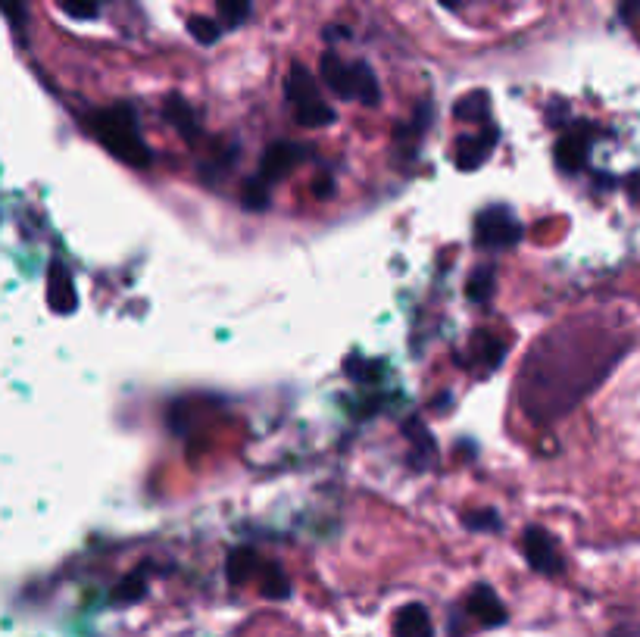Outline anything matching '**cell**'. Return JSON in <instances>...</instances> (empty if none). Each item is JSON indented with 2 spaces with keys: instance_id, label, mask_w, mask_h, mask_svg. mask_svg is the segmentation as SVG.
Returning a JSON list of instances; mask_svg holds the SVG:
<instances>
[{
  "instance_id": "9c48e42d",
  "label": "cell",
  "mask_w": 640,
  "mask_h": 637,
  "mask_svg": "<svg viewBox=\"0 0 640 637\" xmlns=\"http://www.w3.org/2000/svg\"><path fill=\"white\" fill-rule=\"evenodd\" d=\"M469 613L484 628H497V625L506 622V606L500 603V597L488 588V584H478V588L469 594Z\"/></svg>"
},
{
  "instance_id": "3957f363",
  "label": "cell",
  "mask_w": 640,
  "mask_h": 637,
  "mask_svg": "<svg viewBox=\"0 0 640 637\" xmlns=\"http://www.w3.org/2000/svg\"><path fill=\"white\" fill-rule=\"evenodd\" d=\"M322 82L331 94H338L341 100H360L366 107L378 104V79L375 72L369 69L366 60H356V63H344L335 50H328L322 54Z\"/></svg>"
},
{
  "instance_id": "ac0fdd59",
  "label": "cell",
  "mask_w": 640,
  "mask_h": 637,
  "mask_svg": "<svg viewBox=\"0 0 640 637\" xmlns=\"http://www.w3.org/2000/svg\"><path fill=\"white\" fill-rule=\"evenodd\" d=\"M294 119L300 125H306V129H319V125H331V122H335V110H331L325 100H313V104L297 107Z\"/></svg>"
},
{
  "instance_id": "277c9868",
  "label": "cell",
  "mask_w": 640,
  "mask_h": 637,
  "mask_svg": "<svg viewBox=\"0 0 640 637\" xmlns=\"http://www.w3.org/2000/svg\"><path fill=\"white\" fill-rule=\"evenodd\" d=\"M522 238V225L509 210L491 207L475 219V241L481 247H512Z\"/></svg>"
},
{
  "instance_id": "d4e9b609",
  "label": "cell",
  "mask_w": 640,
  "mask_h": 637,
  "mask_svg": "<svg viewBox=\"0 0 640 637\" xmlns=\"http://www.w3.org/2000/svg\"><path fill=\"white\" fill-rule=\"evenodd\" d=\"M466 525L472 531H497L500 528V516L494 513V509H478V513L466 516Z\"/></svg>"
},
{
  "instance_id": "6da1fadb",
  "label": "cell",
  "mask_w": 640,
  "mask_h": 637,
  "mask_svg": "<svg viewBox=\"0 0 640 637\" xmlns=\"http://www.w3.org/2000/svg\"><path fill=\"white\" fill-rule=\"evenodd\" d=\"M625 350L628 341L606 331H587L581 325L559 328L534 347L522 372V410L534 422L566 416L609 375Z\"/></svg>"
},
{
  "instance_id": "5b68a950",
  "label": "cell",
  "mask_w": 640,
  "mask_h": 637,
  "mask_svg": "<svg viewBox=\"0 0 640 637\" xmlns=\"http://www.w3.org/2000/svg\"><path fill=\"white\" fill-rule=\"evenodd\" d=\"M522 550H525V559L534 572H541V575H559L562 572V556L556 550V541L544 528H528L525 538H522Z\"/></svg>"
},
{
  "instance_id": "8fae6325",
  "label": "cell",
  "mask_w": 640,
  "mask_h": 637,
  "mask_svg": "<svg viewBox=\"0 0 640 637\" xmlns=\"http://www.w3.org/2000/svg\"><path fill=\"white\" fill-rule=\"evenodd\" d=\"M285 94L291 100V107H306V104H313V100H322L319 97V85L313 79V72L306 69L303 63H294L291 72H288V82H285Z\"/></svg>"
},
{
  "instance_id": "83f0119b",
  "label": "cell",
  "mask_w": 640,
  "mask_h": 637,
  "mask_svg": "<svg viewBox=\"0 0 640 637\" xmlns=\"http://www.w3.org/2000/svg\"><path fill=\"white\" fill-rule=\"evenodd\" d=\"M441 7H447V10H456L459 4H463V0H438Z\"/></svg>"
},
{
  "instance_id": "8992f818",
  "label": "cell",
  "mask_w": 640,
  "mask_h": 637,
  "mask_svg": "<svg viewBox=\"0 0 640 637\" xmlns=\"http://www.w3.org/2000/svg\"><path fill=\"white\" fill-rule=\"evenodd\" d=\"M303 160V150L291 141H278L272 144L266 154H263V163H260V178L263 182H278V178H285L297 163Z\"/></svg>"
},
{
  "instance_id": "7402d4cb",
  "label": "cell",
  "mask_w": 640,
  "mask_h": 637,
  "mask_svg": "<svg viewBox=\"0 0 640 637\" xmlns=\"http://www.w3.org/2000/svg\"><path fill=\"white\" fill-rule=\"evenodd\" d=\"M494 294V272L491 269H475V275L469 278V297L475 303H484Z\"/></svg>"
},
{
  "instance_id": "2e32d148",
  "label": "cell",
  "mask_w": 640,
  "mask_h": 637,
  "mask_svg": "<svg viewBox=\"0 0 640 637\" xmlns=\"http://www.w3.org/2000/svg\"><path fill=\"white\" fill-rule=\"evenodd\" d=\"M216 10L225 29H241V25L250 19L253 0H216Z\"/></svg>"
},
{
  "instance_id": "ba28073f",
  "label": "cell",
  "mask_w": 640,
  "mask_h": 637,
  "mask_svg": "<svg viewBox=\"0 0 640 637\" xmlns=\"http://www.w3.org/2000/svg\"><path fill=\"white\" fill-rule=\"evenodd\" d=\"M494 141H497V129H484V135L459 138V144H456V166L466 169V172L478 169L484 160L491 157Z\"/></svg>"
},
{
  "instance_id": "ffe728a7",
  "label": "cell",
  "mask_w": 640,
  "mask_h": 637,
  "mask_svg": "<svg viewBox=\"0 0 640 637\" xmlns=\"http://www.w3.org/2000/svg\"><path fill=\"white\" fill-rule=\"evenodd\" d=\"M147 594V581H144V575L138 572V575H132V578H125L119 588L113 591V603H138L141 597Z\"/></svg>"
},
{
  "instance_id": "4fadbf2b",
  "label": "cell",
  "mask_w": 640,
  "mask_h": 637,
  "mask_svg": "<svg viewBox=\"0 0 640 637\" xmlns=\"http://www.w3.org/2000/svg\"><path fill=\"white\" fill-rule=\"evenodd\" d=\"M263 563H260V556H256L250 547H238V550H232V556H228V563H225V575H228V581L235 584H244L256 569H260Z\"/></svg>"
},
{
  "instance_id": "52a82bcc",
  "label": "cell",
  "mask_w": 640,
  "mask_h": 637,
  "mask_svg": "<svg viewBox=\"0 0 640 637\" xmlns=\"http://www.w3.org/2000/svg\"><path fill=\"white\" fill-rule=\"evenodd\" d=\"M47 303H50V310L60 316H69V313H75V307H79L72 278L60 263H54L47 272Z\"/></svg>"
},
{
  "instance_id": "cb8c5ba5",
  "label": "cell",
  "mask_w": 640,
  "mask_h": 637,
  "mask_svg": "<svg viewBox=\"0 0 640 637\" xmlns=\"http://www.w3.org/2000/svg\"><path fill=\"white\" fill-rule=\"evenodd\" d=\"M266 188H269V182H263V178H256V182H250L247 191H244V207H250V210H266V203H269Z\"/></svg>"
},
{
  "instance_id": "7c38bea8",
  "label": "cell",
  "mask_w": 640,
  "mask_h": 637,
  "mask_svg": "<svg viewBox=\"0 0 640 637\" xmlns=\"http://www.w3.org/2000/svg\"><path fill=\"white\" fill-rule=\"evenodd\" d=\"M587 154H591V138L584 132H569L556 144V163L562 172H578L587 163Z\"/></svg>"
},
{
  "instance_id": "7a4b0ae2",
  "label": "cell",
  "mask_w": 640,
  "mask_h": 637,
  "mask_svg": "<svg viewBox=\"0 0 640 637\" xmlns=\"http://www.w3.org/2000/svg\"><path fill=\"white\" fill-rule=\"evenodd\" d=\"M91 129L100 138V144H104L113 157L125 160L128 166L144 169L150 163V150H147V144L141 138L138 116L128 104H116L110 110H100L91 119Z\"/></svg>"
},
{
  "instance_id": "484cf974",
  "label": "cell",
  "mask_w": 640,
  "mask_h": 637,
  "mask_svg": "<svg viewBox=\"0 0 640 637\" xmlns=\"http://www.w3.org/2000/svg\"><path fill=\"white\" fill-rule=\"evenodd\" d=\"M406 435L416 441L419 450H425V453L431 456V460H434V438L428 435V428H422L419 422H409V425H406Z\"/></svg>"
},
{
  "instance_id": "4316f807",
  "label": "cell",
  "mask_w": 640,
  "mask_h": 637,
  "mask_svg": "<svg viewBox=\"0 0 640 637\" xmlns=\"http://www.w3.org/2000/svg\"><path fill=\"white\" fill-rule=\"evenodd\" d=\"M637 13H640V0H628V4L622 7V19H625V22H634Z\"/></svg>"
},
{
  "instance_id": "9a60e30c",
  "label": "cell",
  "mask_w": 640,
  "mask_h": 637,
  "mask_svg": "<svg viewBox=\"0 0 640 637\" xmlns=\"http://www.w3.org/2000/svg\"><path fill=\"white\" fill-rule=\"evenodd\" d=\"M260 591L269 600H288L291 597V581L278 566H263L260 569Z\"/></svg>"
},
{
  "instance_id": "d6986e66",
  "label": "cell",
  "mask_w": 640,
  "mask_h": 637,
  "mask_svg": "<svg viewBox=\"0 0 640 637\" xmlns=\"http://www.w3.org/2000/svg\"><path fill=\"white\" fill-rule=\"evenodd\" d=\"M188 32L194 41H200L203 47H213L222 38V22L207 19V16H191L188 19Z\"/></svg>"
},
{
  "instance_id": "e0dca14e",
  "label": "cell",
  "mask_w": 640,
  "mask_h": 637,
  "mask_svg": "<svg viewBox=\"0 0 640 637\" xmlns=\"http://www.w3.org/2000/svg\"><path fill=\"white\" fill-rule=\"evenodd\" d=\"M488 94H484V91H472V94H466L463 100H459V104L453 107V113L459 116V119H463V122H484V119H488Z\"/></svg>"
},
{
  "instance_id": "30bf717a",
  "label": "cell",
  "mask_w": 640,
  "mask_h": 637,
  "mask_svg": "<svg viewBox=\"0 0 640 637\" xmlns=\"http://www.w3.org/2000/svg\"><path fill=\"white\" fill-rule=\"evenodd\" d=\"M394 637H434L428 609L422 603H406L394 616Z\"/></svg>"
},
{
  "instance_id": "44dd1931",
  "label": "cell",
  "mask_w": 640,
  "mask_h": 637,
  "mask_svg": "<svg viewBox=\"0 0 640 637\" xmlns=\"http://www.w3.org/2000/svg\"><path fill=\"white\" fill-rule=\"evenodd\" d=\"M0 7H4V16L10 22V29L16 35H22L25 25H29V4H25V0H0Z\"/></svg>"
},
{
  "instance_id": "5bb4252c",
  "label": "cell",
  "mask_w": 640,
  "mask_h": 637,
  "mask_svg": "<svg viewBox=\"0 0 640 637\" xmlns=\"http://www.w3.org/2000/svg\"><path fill=\"white\" fill-rule=\"evenodd\" d=\"M166 119H169L188 141L197 135V129H194V110L188 107L185 97H178V94H169V97H166Z\"/></svg>"
},
{
  "instance_id": "603a6c76",
  "label": "cell",
  "mask_w": 640,
  "mask_h": 637,
  "mask_svg": "<svg viewBox=\"0 0 640 637\" xmlns=\"http://www.w3.org/2000/svg\"><path fill=\"white\" fill-rule=\"evenodd\" d=\"M104 0H63V13L72 19H94Z\"/></svg>"
}]
</instances>
